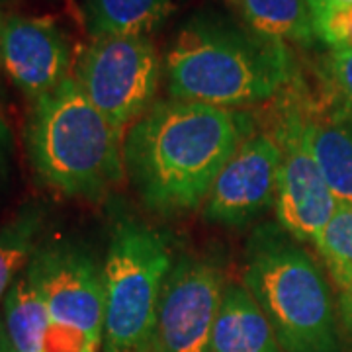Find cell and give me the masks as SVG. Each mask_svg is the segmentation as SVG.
I'll return each mask as SVG.
<instances>
[{
  "instance_id": "7",
  "label": "cell",
  "mask_w": 352,
  "mask_h": 352,
  "mask_svg": "<svg viewBox=\"0 0 352 352\" xmlns=\"http://www.w3.org/2000/svg\"><path fill=\"white\" fill-rule=\"evenodd\" d=\"M161 63L149 36H98L80 51L76 85L118 129L131 127L155 104Z\"/></svg>"
},
{
  "instance_id": "16",
  "label": "cell",
  "mask_w": 352,
  "mask_h": 352,
  "mask_svg": "<svg viewBox=\"0 0 352 352\" xmlns=\"http://www.w3.org/2000/svg\"><path fill=\"white\" fill-rule=\"evenodd\" d=\"M170 10L173 0H82L90 38L149 36Z\"/></svg>"
},
{
  "instance_id": "28",
  "label": "cell",
  "mask_w": 352,
  "mask_h": 352,
  "mask_svg": "<svg viewBox=\"0 0 352 352\" xmlns=\"http://www.w3.org/2000/svg\"><path fill=\"white\" fill-rule=\"evenodd\" d=\"M0 65H2V63H0Z\"/></svg>"
},
{
  "instance_id": "4",
  "label": "cell",
  "mask_w": 352,
  "mask_h": 352,
  "mask_svg": "<svg viewBox=\"0 0 352 352\" xmlns=\"http://www.w3.org/2000/svg\"><path fill=\"white\" fill-rule=\"evenodd\" d=\"M243 286L284 352H340L327 280L280 226H261L247 243Z\"/></svg>"
},
{
  "instance_id": "8",
  "label": "cell",
  "mask_w": 352,
  "mask_h": 352,
  "mask_svg": "<svg viewBox=\"0 0 352 352\" xmlns=\"http://www.w3.org/2000/svg\"><path fill=\"white\" fill-rule=\"evenodd\" d=\"M223 272L208 258H176L157 309L151 352H212Z\"/></svg>"
},
{
  "instance_id": "19",
  "label": "cell",
  "mask_w": 352,
  "mask_h": 352,
  "mask_svg": "<svg viewBox=\"0 0 352 352\" xmlns=\"http://www.w3.org/2000/svg\"><path fill=\"white\" fill-rule=\"evenodd\" d=\"M314 247L337 286L352 280V206H340L315 237Z\"/></svg>"
},
{
  "instance_id": "6",
  "label": "cell",
  "mask_w": 352,
  "mask_h": 352,
  "mask_svg": "<svg viewBox=\"0 0 352 352\" xmlns=\"http://www.w3.org/2000/svg\"><path fill=\"white\" fill-rule=\"evenodd\" d=\"M311 106L314 102L296 73L286 85V100H282L272 135L280 147L274 200L278 226L298 243L314 245L339 204L303 138V122Z\"/></svg>"
},
{
  "instance_id": "27",
  "label": "cell",
  "mask_w": 352,
  "mask_h": 352,
  "mask_svg": "<svg viewBox=\"0 0 352 352\" xmlns=\"http://www.w3.org/2000/svg\"><path fill=\"white\" fill-rule=\"evenodd\" d=\"M4 2H6V0H0V4H4Z\"/></svg>"
},
{
  "instance_id": "21",
  "label": "cell",
  "mask_w": 352,
  "mask_h": 352,
  "mask_svg": "<svg viewBox=\"0 0 352 352\" xmlns=\"http://www.w3.org/2000/svg\"><path fill=\"white\" fill-rule=\"evenodd\" d=\"M43 352H98V344L78 329L51 321L43 339Z\"/></svg>"
},
{
  "instance_id": "12",
  "label": "cell",
  "mask_w": 352,
  "mask_h": 352,
  "mask_svg": "<svg viewBox=\"0 0 352 352\" xmlns=\"http://www.w3.org/2000/svg\"><path fill=\"white\" fill-rule=\"evenodd\" d=\"M212 352H284L258 303L243 284L229 282L223 288Z\"/></svg>"
},
{
  "instance_id": "18",
  "label": "cell",
  "mask_w": 352,
  "mask_h": 352,
  "mask_svg": "<svg viewBox=\"0 0 352 352\" xmlns=\"http://www.w3.org/2000/svg\"><path fill=\"white\" fill-rule=\"evenodd\" d=\"M321 98L314 112L352 122V50H331L319 71Z\"/></svg>"
},
{
  "instance_id": "17",
  "label": "cell",
  "mask_w": 352,
  "mask_h": 352,
  "mask_svg": "<svg viewBox=\"0 0 352 352\" xmlns=\"http://www.w3.org/2000/svg\"><path fill=\"white\" fill-rule=\"evenodd\" d=\"M41 221L43 212L38 206H28L10 223L0 227V300L34 258Z\"/></svg>"
},
{
  "instance_id": "26",
  "label": "cell",
  "mask_w": 352,
  "mask_h": 352,
  "mask_svg": "<svg viewBox=\"0 0 352 352\" xmlns=\"http://www.w3.org/2000/svg\"><path fill=\"white\" fill-rule=\"evenodd\" d=\"M307 2H309V6H311V2H314V0H307Z\"/></svg>"
},
{
  "instance_id": "1",
  "label": "cell",
  "mask_w": 352,
  "mask_h": 352,
  "mask_svg": "<svg viewBox=\"0 0 352 352\" xmlns=\"http://www.w3.org/2000/svg\"><path fill=\"white\" fill-rule=\"evenodd\" d=\"M249 135V118L201 102L168 98L127 129L124 166L141 204L157 215L192 212Z\"/></svg>"
},
{
  "instance_id": "23",
  "label": "cell",
  "mask_w": 352,
  "mask_h": 352,
  "mask_svg": "<svg viewBox=\"0 0 352 352\" xmlns=\"http://www.w3.org/2000/svg\"><path fill=\"white\" fill-rule=\"evenodd\" d=\"M8 147H10V138H8V129L6 124L0 116V178L6 173V159H8Z\"/></svg>"
},
{
  "instance_id": "24",
  "label": "cell",
  "mask_w": 352,
  "mask_h": 352,
  "mask_svg": "<svg viewBox=\"0 0 352 352\" xmlns=\"http://www.w3.org/2000/svg\"><path fill=\"white\" fill-rule=\"evenodd\" d=\"M342 4H352V0H314L311 2V12L314 18L319 12H323L329 6H342Z\"/></svg>"
},
{
  "instance_id": "15",
  "label": "cell",
  "mask_w": 352,
  "mask_h": 352,
  "mask_svg": "<svg viewBox=\"0 0 352 352\" xmlns=\"http://www.w3.org/2000/svg\"><path fill=\"white\" fill-rule=\"evenodd\" d=\"M245 25L266 39L284 45H311L315 34L314 12L307 0H231Z\"/></svg>"
},
{
  "instance_id": "10",
  "label": "cell",
  "mask_w": 352,
  "mask_h": 352,
  "mask_svg": "<svg viewBox=\"0 0 352 352\" xmlns=\"http://www.w3.org/2000/svg\"><path fill=\"white\" fill-rule=\"evenodd\" d=\"M278 164L280 147L272 131L249 133L215 178L204 201V219L215 226L243 227L274 208Z\"/></svg>"
},
{
  "instance_id": "3",
  "label": "cell",
  "mask_w": 352,
  "mask_h": 352,
  "mask_svg": "<svg viewBox=\"0 0 352 352\" xmlns=\"http://www.w3.org/2000/svg\"><path fill=\"white\" fill-rule=\"evenodd\" d=\"M25 147L43 184L69 198L100 200L126 173L122 129L96 110L73 76L34 102Z\"/></svg>"
},
{
  "instance_id": "22",
  "label": "cell",
  "mask_w": 352,
  "mask_h": 352,
  "mask_svg": "<svg viewBox=\"0 0 352 352\" xmlns=\"http://www.w3.org/2000/svg\"><path fill=\"white\" fill-rule=\"evenodd\" d=\"M337 288H339L340 315H342V321H344V325L349 329V335H351L352 340V280L340 284Z\"/></svg>"
},
{
  "instance_id": "13",
  "label": "cell",
  "mask_w": 352,
  "mask_h": 352,
  "mask_svg": "<svg viewBox=\"0 0 352 352\" xmlns=\"http://www.w3.org/2000/svg\"><path fill=\"white\" fill-rule=\"evenodd\" d=\"M314 106L303 122L305 143L339 208L352 206V122L314 112Z\"/></svg>"
},
{
  "instance_id": "14",
  "label": "cell",
  "mask_w": 352,
  "mask_h": 352,
  "mask_svg": "<svg viewBox=\"0 0 352 352\" xmlns=\"http://www.w3.org/2000/svg\"><path fill=\"white\" fill-rule=\"evenodd\" d=\"M51 315L38 278L28 268L4 296V340L10 352H43Z\"/></svg>"
},
{
  "instance_id": "5",
  "label": "cell",
  "mask_w": 352,
  "mask_h": 352,
  "mask_svg": "<svg viewBox=\"0 0 352 352\" xmlns=\"http://www.w3.org/2000/svg\"><path fill=\"white\" fill-rule=\"evenodd\" d=\"M175 264L170 243L133 217L120 219L104 261V352H151L157 309Z\"/></svg>"
},
{
  "instance_id": "20",
  "label": "cell",
  "mask_w": 352,
  "mask_h": 352,
  "mask_svg": "<svg viewBox=\"0 0 352 352\" xmlns=\"http://www.w3.org/2000/svg\"><path fill=\"white\" fill-rule=\"evenodd\" d=\"M317 39L331 50H352V4L329 6L314 18Z\"/></svg>"
},
{
  "instance_id": "9",
  "label": "cell",
  "mask_w": 352,
  "mask_h": 352,
  "mask_svg": "<svg viewBox=\"0 0 352 352\" xmlns=\"http://www.w3.org/2000/svg\"><path fill=\"white\" fill-rule=\"evenodd\" d=\"M28 270L45 294L51 321L71 325L102 346L106 315L104 263L75 243H53L36 251Z\"/></svg>"
},
{
  "instance_id": "25",
  "label": "cell",
  "mask_w": 352,
  "mask_h": 352,
  "mask_svg": "<svg viewBox=\"0 0 352 352\" xmlns=\"http://www.w3.org/2000/svg\"><path fill=\"white\" fill-rule=\"evenodd\" d=\"M4 346H8V344L4 340V333H0V352H4Z\"/></svg>"
},
{
  "instance_id": "2",
  "label": "cell",
  "mask_w": 352,
  "mask_h": 352,
  "mask_svg": "<svg viewBox=\"0 0 352 352\" xmlns=\"http://www.w3.org/2000/svg\"><path fill=\"white\" fill-rule=\"evenodd\" d=\"M164 71L170 98L227 110L268 102L296 75L284 43L210 12L180 28Z\"/></svg>"
},
{
  "instance_id": "11",
  "label": "cell",
  "mask_w": 352,
  "mask_h": 352,
  "mask_svg": "<svg viewBox=\"0 0 352 352\" xmlns=\"http://www.w3.org/2000/svg\"><path fill=\"white\" fill-rule=\"evenodd\" d=\"M0 63L32 102L51 94L69 78L71 45L50 18H0Z\"/></svg>"
}]
</instances>
